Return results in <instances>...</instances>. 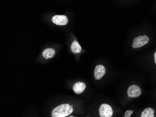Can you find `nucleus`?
Returning a JSON list of instances; mask_svg holds the SVG:
<instances>
[{
	"instance_id": "1",
	"label": "nucleus",
	"mask_w": 156,
	"mask_h": 117,
	"mask_svg": "<svg viewBox=\"0 0 156 117\" xmlns=\"http://www.w3.org/2000/svg\"><path fill=\"white\" fill-rule=\"evenodd\" d=\"M73 106L68 104L58 105L54 108L51 112L52 117H65L69 116L73 112Z\"/></svg>"
},
{
	"instance_id": "2",
	"label": "nucleus",
	"mask_w": 156,
	"mask_h": 117,
	"mask_svg": "<svg viewBox=\"0 0 156 117\" xmlns=\"http://www.w3.org/2000/svg\"><path fill=\"white\" fill-rule=\"evenodd\" d=\"M149 42V38L147 36L143 35V36H140L137 37H136L133 40V43L132 44V48L134 49L140 48L144 46Z\"/></svg>"
},
{
	"instance_id": "3",
	"label": "nucleus",
	"mask_w": 156,
	"mask_h": 117,
	"mask_svg": "<svg viewBox=\"0 0 156 117\" xmlns=\"http://www.w3.org/2000/svg\"><path fill=\"white\" fill-rule=\"evenodd\" d=\"M99 112L101 117H111L113 113L111 106L106 104H103L101 105Z\"/></svg>"
},
{
	"instance_id": "4",
	"label": "nucleus",
	"mask_w": 156,
	"mask_h": 117,
	"mask_svg": "<svg viewBox=\"0 0 156 117\" xmlns=\"http://www.w3.org/2000/svg\"><path fill=\"white\" fill-rule=\"evenodd\" d=\"M52 22L56 25L64 26L66 25L68 22V19L66 15H55L52 17Z\"/></svg>"
},
{
	"instance_id": "5",
	"label": "nucleus",
	"mask_w": 156,
	"mask_h": 117,
	"mask_svg": "<svg viewBox=\"0 0 156 117\" xmlns=\"http://www.w3.org/2000/svg\"><path fill=\"white\" fill-rule=\"evenodd\" d=\"M127 93L129 98L138 97L141 94V89L137 85H131L129 87Z\"/></svg>"
},
{
	"instance_id": "6",
	"label": "nucleus",
	"mask_w": 156,
	"mask_h": 117,
	"mask_svg": "<svg viewBox=\"0 0 156 117\" xmlns=\"http://www.w3.org/2000/svg\"><path fill=\"white\" fill-rule=\"evenodd\" d=\"M105 73H106V69L103 65H97L94 69V78L96 80L101 79L105 75Z\"/></svg>"
},
{
	"instance_id": "7",
	"label": "nucleus",
	"mask_w": 156,
	"mask_h": 117,
	"mask_svg": "<svg viewBox=\"0 0 156 117\" xmlns=\"http://www.w3.org/2000/svg\"><path fill=\"white\" fill-rule=\"evenodd\" d=\"M86 84L82 82H77L73 86V91L76 94L82 93L86 89Z\"/></svg>"
},
{
	"instance_id": "8",
	"label": "nucleus",
	"mask_w": 156,
	"mask_h": 117,
	"mask_svg": "<svg viewBox=\"0 0 156 117\" xmlns=\"http://www.w3.org/2000/svg\"><path fill=\"white\" fill-rule=\"evenodd\" d=\"M55 51L51 48H47L44 50L42 53V56L45 59H48L51 58L54 56Z\"/></svg>"
},
{
	"instance_id": "9",
	"label": "nucleus",
	"mask_w": 156,
	"mask_h": 117,
	"mask_svg": "<svg viewBox=\"0 0 156 117\" xmlns=\"http://www.w3.org/2000/svg\"><path fill=\"white\" fill-rule=\"evenodd\" d=\"M81 47L79 43L76 41H73V43H72L71 46V50L73 53L74 54L76 53H79L81 52Z\"/></svg>"
},
{
	"instance_id": "10",
	"label": "nucleus",
	"mask_w": 156,
	"mask_h": 117,
	"mask_svg": "<svg viewBox=\"0 0 156 117\" xmlns=\"http://www.w3.org/2000/svg\"><path fill=\"white\" fill-rule=\"evenodd\" d=\"M153 109L151 108H148L144 111L141 115V117H150V112L153 111Z\"/></svg>"
},
{
	"instance_id": "11",
	"label": "nucleus",
	"mask_w": 156,
	"mask_h": 117,
	"mask_svg": "<svg viewBox=\"0 0 156 117\" xmlns=\"http://www.w3.org/2000/svg\"><path fill=\"white\" fill-rule=\"evenodd\" d=\"M133 113V111L132 110H130V111H129L128 112V114L126 115V117H131V115Z\"/></svg>"
},
{
	"instance_id": "12",
	"label": "nucleus",
	"mask_w": 156,
	"mask_h": 117,
	"mask_svg": "<svg viewBox=\"0 0 156 117\" xmlns=\"http://www.w3.org/2000/svg\"><path fill=\"white\" fill-rule=\"evenodd\" d=\"M154 59H155V63L156 64V51L154 54Z\"/></svg>"
},
{
	"instance_id": "13",
	"label": "nucleus",
	"mask_w": 156,
	"mask_h": 117,
	"mask_svg": "<svg viewBox=\"0 0 156 117\" xmlns=\"http://www.w3.org/2000/svg\"><path fill=\"white\" fill-rule=\"evenodd\" d=\"M129 111V110H127V111L125 112V116H124V117H126V115H127V114H128V112Z\"/></svg>"
}]
</instances>
